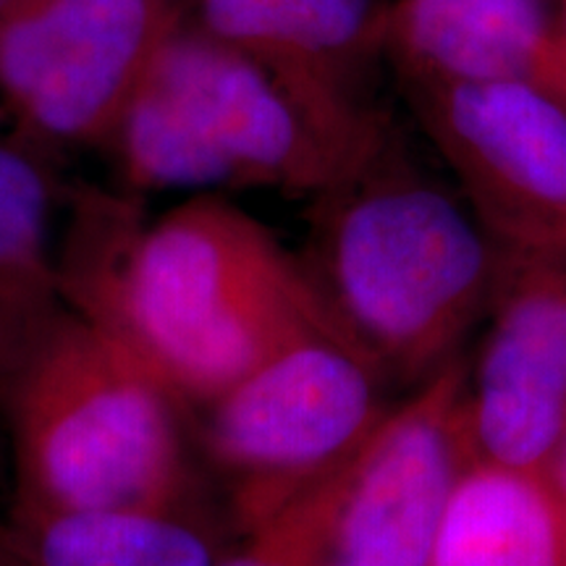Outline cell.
Instances as JSON below:
<instances>
[{"mask_svg":"<svg viewBox=\"0 0 566 566\" xmlns=\"http://www.w3.org/2000/svg\"><path fill=\"white\" fill-rule=\"evenodd\" d=\"M349 464V462H346ZM317 480L286 506L244 533V546L216 566H325L334 558V527L344 470Z\"/></svg>","mask_w":566,"mask_h":566,"instance_id":"cell-15","label":"cell"},{"mask_svg":"<svg viewBox=\"0 0 566 566\" xmlns=\"http://www.w3.org/2000/svg\"><path fill=\"white\" fill-rule=\"evenodd\" d=\"M467 363L475 462L548 472L566 446V260L509 252Z\"/></svg>","mask_w":566,"mask_h":566,"instance_id":"cell-8","label":"cell"},{"mask_svg":"<svg viewBox=\"0 0 566 566\" xmlns=\"http://www.w3.org/2000/svg\"><path fill=\"white\" fill-rule=\"evenodd\" d=\"M375 150L336 184L302 258L325 313L388 380L415 386L483 321L506 250L472 210Z\"/></svg>","mask_w":566,"mask_h":566,"instance_id":"cell-2","label":"cell"},{"mask_svg":"<svg viewBox=\"0 0 566 566\" xmlns=\"http://www.w3.org/2000/svg\"><path fill=\"white\" fill-rule=\"evenodd\" d=\"M51 218L48 174L32 155L0 145V430L13 386L66 313Z\"/></svg>","mask_w":566,"mask_h":566,"instance_id":"cell-10","label":"cell"},{"mask_svg":"<svg viewBox=\"0 0 566 566\" xmlns=\"http://www.w3.org/2000/svg\"><path fill=\"white\" fill-rule=\"evenodd\" d=\"M17 514L38 566H216L221 558L189 514L145 509Z\"/></svg>","mask_w":566,"mask_h":566,"instance_id":"cell-13","label":"cell"},{"mask_svg":"<svg viewBox=\"0 0 566 566\" xmlns=\"http://www.w3.org/2000/svg\"><path fill=\"white\" fill-rule=\"evenodd\" d=\"M325 566H354V564H346V562H338V558H331V562L325 564Z\"/></svg>","mask_w":566,"mask_h":566,"instance_id":"cell-17","label":"cell"},{"mask_svg":"<svg viewBox=\"0 0 566 566\" xmlns=\"http://www.w3.org/2000/svg\"><path fill=\"white\" fill-rule=\"evenodd\" d=\"M407 38L446 82H530L566 105V59L537 0H409Z\"/></svg>","mask_w":566,"mask_h":566,"instance_id":"cell-12","label":"cell"},{"mask_svg":"<svg viewBox=\"0 0 566 566\" xmlns=\"http://www.w3.org/2000/svg\"><path fill=\"white\" fill-rule=\"evenodd\" d=\"M184 407L122 338L66 307L6 407L17 512L187 514Z\"/></svg>","mask_w":566,"mask_h":566,"instance_id":"cell-4","label":"cell"},{"mask_svg":"<svg viewBox=\"0 0 566 566\" xmlns=\"http://www.w3.org/2000/svg\"><path fill=\"white\" fill-rule=\"evenodd\" d=\"M424 116L495 242L566 260V105L530 82L441 80Z\"/></svg>","mask_w":566,"mask_h":566,"instance_id":"cell-7","label":"cell"},{"mask_svg":"<svg viewBox=\"0 0 566 566\" xmlns=\"http://www.w3.org/2000/svg\"><path fill=\"white\" fill-rule=\"evenodd\" d=\"M388 378L321 328L296 338L205 409V451L231 491L242 533L357 454L391 407Z\"/></svg>","mask_w":566,"mask_h":566,"instance_id":"cell-5","label":"cell"},{"mask_svg":"<svg viewBox=\"0 0 566 566\" xmlns=\"http://www.w3.org/2000/svg\"><path fill=\"white\" fill-rule=\"evenodd\" d=\"M467 359L451 357L386 409L344 470L334 558L354 566H424L470 464Z\"/></svg>","mask_w":566,"mask_h":566,"instance_id":"cell-6","label":"cell"},{"mask_svg":"<svg viewBox=\"0 0 566 566\" xmlns=\"http://www.w3.org/2000/svg\"><path fill=\"white\" fill-rule=\"evenodd\" d=\"M424 566H566V516L554 480L472 462Z\"/></svg>","mask_w":566,"mask_h":566,"instance_id":"cell-11","label":"cell"},{"mask_svg":"<svg viewBox=\"0 0 566 566\" xmlns=\"http://www.w3.org/2000/svg\"><path fill=\"white\" fill-rule=\"evenodd\" d=\"M59 279L66 307L122 338L187 407H208L283 346L336 328L302 260L218 197L153 223L95 210L59 250Z\"/></svg>","mask_w":566,"mask_h":566,"instance_id":"cell-1","label":"cell"},{"mask_svg":"<svg viewBox=\"0 0 566 566\" xmlns=\"http://www.w3.org/2000/svg\"><path fill=\"white\" fill-rule=\"evenodd\" d=\"M160 40L158 0H32L0 24V92L40 137H111Z\"/></svg>","mask_w":566,"mask_h":566,"instance_id":"cell-9","label":"cell"},{"mask_svg":"<svg viewBox=\"0 0 566 566\" xmlns=\"http://www.w3.org/2000/svg\"><path fill=\"white\" fill-rule=\"evenodd\" d=\"M111 137L139 189H328L373 147L315 84L216 38H163Z\"/></svg>","mask_w":566,"mask_h":566,"instance_id":"cell-3","label":"cell"},{"mask_svg":"<svg viewBox=\"0 0 566 566\" xmlns=\"http://www.w3.org/2000/svg\"><path fill=\"white\" fill-rule=\"evenodd\" d=\"M548 475H551V480H554V488H556L558 501H562V509L566 516V446L562 449V454L556 457V462L551 464Z\"/></svg>","mask_w":566,"mask_h":566,"instance_id":"cell-16","label":"cell"},{"mask_svg":"<svg viewBox=\"0 0 566 566\" xmlns=\"http://www.w3.org/2000/svg\"><path fill=\"white\" fill-rule=\"evenodd\" d=\"M210 38L292 59L336 53L363 32L370 0H200Z\"/></svg>","mask_w":566,"mask_h":566,"instance_id":"cell-14","label":"cell"}]
</instances>
